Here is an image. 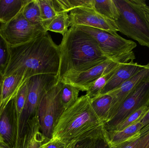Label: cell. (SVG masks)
Segmentation results:
<instances>
[{"instance_id":"cell-1","label":"cell","mask_w":149,"mask_h":148,"mask_svg":"<svg viewBox=\"0 0 149 148\" xmlns=\"http://www.w3.org/2000/svg\"><path fill=\"white\" fill-rule=\"evenodd\" d=\"M10 59L3 78L23 70L28 79L42 74H56L60 63L59 46L48 31L24 43L10 47Z\"/></svg>"},{"instance_id":"cell-2","label":"cell","mask_w":149,"mask_h":148,"mask_svg":"<svg viewBox=\"0 0 149 148\" xmlns=\"http://www.w3.org/2000/svg\"><path fill=\"white\" fill-rule=\"evenodd\" d=\"M58 46V81L64 76L84 72L109 60L92 36L73 26L63 36Z\"/></svg>"},{"instance_id":"cell-3","label":"cell","mask_w":149,"mask_h":148,"mask_svg":"<svg viewBox=\"0 0 149 148\" xmlns=\"http://www.w3.org/2000/svg\"><path fill=\"white\" fill-rule=\"evenodd\" d=\"M105 123L94 111L91 99L86 95L65 109L53 130L50 141L65 144L78 142L105 130Z\"/></svg>"},{"instance_id":"cell-4","label":"cell","mask_w":149,"mask_h":148,"mask_svg":"<svg viewBox=\"0 0 149 148\" xmlns=\"http://www.w3.org/2000/svg\"><path fill=\"white\" fill-rule=\"evenodd\" d=\"M120 17L115 21L119 31L149 48V22L142 7L144 0H113Z\"/></svg>"},{"instance_id":"cell-5","label":"cell","mask_w":149,"mask_h":148,"mask_svg":"<svg viewBox=\"0 0 149 148\" xmlns=\"http://www.w3.org/2000/svg\"><path fill=\"white\" fill-rule=\"evenodd\" d=\"M73 27L92 36L108 59L121 63L135 59L134 53L132 50L137 45L133 41L125 39L117 33L111 34L105 30L87 26L76 25Z\"/></svg>"},{"instance_id":"cell-6","label":"cell","mask_w":149,"mask_h":148,"mask_svg":"<svg viewBox=\"0 0 149 148\" xmlns=\"http://www.w3.org/2000/svg\"><path fill=\"white\" fill-rule=\"evenodd\" d=\"M56 74H42L27 80L28 94L21 116L18 132L16 136L15 148L19 147L21 137L28 122L38 114V109L42 96L58 82Z\"/></svg>"},{"instance_id":"cell-7","label":"cell","mask_w":149,"mask_h":148,"mask_svg":"<svg viewBox=\"0 0 149 148\" xmlns=\"http://www.w3.org/2000/svg\"><path fill=\"white\" fill-rule=\"evenodd\" d=\"M63 84L58 81L55 86L43 95L38 105V116L41 131L49 140L59 118L65 110L61 100Z\"/></svg>"},{"instance_id":"cell-8","label":"cell","mask_w":149,"mask_h":148,"mask_svg":"<svg viewBox=\"0 0 149 148\" xmlns=\"http://www.w3.org/2000/svg\"><path fill=\"white\" fill-rule=\"evenodd\" d=\"M46 32L42 26L34 25L26 20L22 11L10 21L0 25V32L10 47L27 42Z\"/></svg>"},{"instance_id":"cell-9","label":"cell","mask_w":149,"mask_h":148,"mask_svg":"<svg viewBox=\"0 0 149 148\" xmlns=\"http://www.w3.org/2000/svg\"><path fill=\"white\" fill-rule=\"evenodd\" d=\"M149 105V80L138 85L123 102L113 117L105 124L107 131L113 130L129 116Z\"/></svg>"},{"instance_id":"cell-10","label":"cell","mask_w":149,"mask_h":148,"mask_svg":"<svg viewBox=\"0 0 149 148\" xmlns=\"http://www.w3.org/2000/svg\"><path fill=\"white\" fill-rule=\"evenodd\" d=\"M69 14V26L76 25L87 26L105 30L111 34L119 31L115 21L101 15L93 9L75 8Z\"/></svg>"},{"instance_id":"cell-11","label":"cell","mask_w":149,"mask_h":148,"mask_svg":"<svg viewBox=\"0 0 149 148\" xmlns=\"http://www.w3.org/2000/svg\"><path fill=\"white\" fill-rule=\"evenodd\" d=\"M123 63L108 60L88 70L64 76L60 81L69 83L79 91H87L89 87L100 76L119 67Z\"/></svg>"},{"instance_id":"cell-12","label":"cell","mask_w":149,"mask_h":148,"mask_svg":"<svg viewBox=\"0 0 149 148\" xmlns=\"http://www.w3.org/2000/svg\"><path fill=\"white\" fill-rule=\"evenodd\" d=\"M149 80V63L127 81L109 94L112 98L107 121L115 115L119 107L126 97L143 82Z\"/></svg>"},{"instance_id":"cell-13","label":"cell","mask_w":149,"mask_h":148,"mask_svg":"<svg viewBox=\"0 0 149 148\" xmlns=\"http://www.w3.org/2000/svg\"><path fill=\"white\" fill-rule=\"evenodd\" d=\"M28 79L25 71L22 69L18 70L12 74L3 78L0 115L9 103L15 99Z\"/></svg>"},{"instance_id":"cell-14","label":"cell","mask_w":149,"mask_h":148,"mask_svg":"<svg viewBox=\"0 0 149 148\" xmlns=\"http://www.w3.org/2000/svg\"><path fill=\"white\" fill-rule=\"evenodd\" d=\"M50 140L43 135L37 114L27 123L18 148H45Z\"/></svg>"},{"instance_id":"cell-15","label":"cell","mask_w":149,"mask_h":148,"mask_svg":"<svg viewBox=\"0 0 149 148\" xmlns=\"http://www.w3.org/2000/svg\"><path fill=\"white\" fill-rule=\"evenodd\" d=\"M145 67V65H142L134 62V60L121 64L99 95L107 94L119 87Z\"/></svg>"},{"instance_id":"cell-16","label":"cell","mask_w":149,"mask_h":148,"mask_svg":"<svg viewBox=\"0 0 149 148\" xmlns=\"http://www.w3.org/2000/svg\"><path fill=\"white\" fill-rule=\"evenodd\" d=\"M0 135L4 140L6 147L15 148V121L14 100L9 103L0 115Z\"/></svg>"},{"instance_id":"cell-17","label":"cell","mask_w":149,"mask_h":148,"mask_svg":"<svg viewBox=\"0 0 149 148\" xmlns=\"http://www.w3.org/2000/svg\"><path fill=\"white\" fill-rule=\"evenodd\" d=\"M29 0H0V23L10 21L20 12Z\"/></svg>"},{"instance_id":"cell-18","label":"cell","mask_w":149,"mask_h":148,"mask_svg":"<svg viewBox=\"0 0 149 148\" xmlns=\"http://www.w3.org/2000/svg\"><path fill=\"white\" fill-rule=\"evenodd\" d=\"M143 127L141 121L120 131H107L108 137L112 146L120 144L135 136Z\"/></svg>"},{"instance_id":"cell-19","label":"cell","mask_w":149,"mask_h":148,"mask_svg":"<svg viewBox=\"0 0 149 148\" xmlns=\"http://www.w3.org/2000/svg\"><path fill=\"white\" fill-rule=\"evenodd\" d=\"M41 10L43 26L47 30L51 21L61 13L57 0H38Z\"/></svg>"},{"instance_id":"cell-20","label":"cell","mask_w":149,"mask_h":148,"mask_svg":"<svg viewBox=\"0 0 149 148\" xmlns=\"http://www.w3.org/2000/svg\"><path fill=\"white\" fill-rule=\"evenodd\" d=\"M112 98L109 94L99 95L91 99V105L98 117L105 123L107 121Z\"/></svg>"},{"instance_id":"cell-21","label":"cell","mask_w":149,"mask_h":148,"mask_svg":"<svg viewBox=\"0 0 149 148\" xmlns=\"http://www.w3.org/2000/svg\"><path fill=\"white\" fill-rule=\"evenodd\" d=\"M93 10L107 19L116 21L120 17L113 0H94Z\"/></svg>"},{"instance_id":"cell-22","label":"cell","mask_w":149,"mask_h":148,"mask_svg":"<svg viewBox=\"0 0 149 148\" xmlns=\"http://www.w3.org/2000/svg\"><path fill=\"white\" fill-rule=\"evenodd\" d=\"M22 13L31 23L43 27L38 0H29L24 7Z\"/></svg>"},{"instance_id":"cell-23","label":"cell","mask_w":149,"mask_h":148,"mask_svg":"<svg viewBox=\"0 0 149 148\" xmlns=\"http://www.w3.org/2000/svg\"><path fill=\"white\" fill-rule=\"evenodd\" d=\"M26 81L14 99V111L15 121V138L18 132L21 116L27 99L28 87Z\"/></svg>"},{"instance_id":"cell-24","label":"cell","mask_w":149,"mask_h":148,"mask_svg":"<svg viewBox=\"0 0 149 148\" xmlns=\"http://www.w3.org/2000/svg\"><path fill=\"white\" fill-rule=\"evenodd\" d=\"M82 148H113L109 142L107 130L83 141Z\"/></svg>"},{"instance_id":"cell-25","label":"cell","mask_w":149,"mask_h":148,"mask_svg":"<svg viewBox=\"0 0 149 148\" xmlns=\"http://www.w3.org/2000/svg\"><path fill=\"white\" fill-rule=\"evenodd\" d=\"M69 16L68 12H63L54 17L47 28V31L59 33L63 36L68 30Z\"/></svg>"},{"instance_id":"cell-26","label":"cell","mask_w":149,"mask_h":148,"mask_svg":"<svg viewBox=\"0 0 149 148\" xmlns=\"http://www.w3.org/2000/svg\"><path fill=\"white\" fill-rule=\"evenodd\" d=\"M63 83L61 92V100L62 105L65 110L77 101L79 98L80 91L71 84Z\"/></svg>"},{"instance_id":"cell-27","label":"cell","mask_w":149,"mask_h":148,"mask_svg":"<svg viewBox=\"0 0 149 148\" xmlns=\"http://www.w3.org/2000/svg\"><path fill=\"white\" fill-rule=\"evenodd\" d=\"M119 66L117 67L112 70L108 73L103 75L100 78H98L89 87V88L86 91V95L88 96L90 99H93V98L98 96L104 86L106 85L107 83L109 81V79L113 76V75L114 74L117 68L119 67Z\"/></svg>"},{"instance_id":"cell-28","label":"cell","mask_w":149,"mask_h":148,"mask_svg":"<svg viewBox=\"0 0 149 148\" xmlns=\"http://www.w3.org/2000/svg\"><path fill=\"white\" fill-rule=\"evenodd\" d=\"M10 46L0 32V75L3 76L10 59Z\"/></svg>"},{"instance_id":"cell-29","label":"cell","mask_w":149,"mask_h":148,"mask_svg":"<svg viewBox=\"0 0 149 148\" xmlns=\"http://www.w3.org/2000/svg\"><path fill=\"white\" fill-rule=\"evenodd\" d=\"M62 12L69 13L75 8H86L93 9L94 0H58Z\"/></svg>"},{"instance_id":"cell-30","label":"cell","mask_w":149,"mask_h":148,"mask_svg":"<svg viewBox=\"0 0 149 148\" xmlns=\"http://www.w3.org/2000/svg\"><path fill=\"white\" fill-rule=\"evenodd\" d=\"M148 107H143L132 113L127 118H126L119 125H118L113 130L120 131L126 128L127 127L131 126L136 123L137 122L141 121L142 118L143 117L147 112Z\"/></svg>"},{"instance_id":"cell-31","label":"cell","mask_w":149,"mask_h":148,"mask_svg":"<svg viewBox=\"0 0 149 148\" xmlns=\"http://www.w3.org/2000/svg\"><path fill=\"white\" fill-rule=\"evenodd\" d=\"M134 148H149V123L139 132V138Z\"/></svg>"},{"instance_id":"cell-32","label":"cell","mask_w":149,"mask_h":148,"mask_svg":"<svg viewBox=\"0 0 149 148\" xmlns=\"http://www.w3.org/2000/svg\"><path fill=\"white\" fill-rule=\"evenodd\" d=\"M139 136V132L135 136L128 140L113 146V148H134L137 142Z\"/></svg>"},{"instance_id":"cell-33","label":"cell","mask_w":149,"mask_h":148,"mask_svg":"<svg viewBox=\"0 0 149 148\" xmlns=\"http://www.w3.org/2000/svg\"><path fill=\"white\" fill-rule=\"evenodd\" d=\"M66 144L56 141H50L47 143L45 148H65Z\"/></svg>"},{"instance_id":"cell-34","label":"cell","mask_w":149,"mask_h":148,"mask_svg":"<svg viewBox=\"0 0 149 148\" xmlns=\"http://www.w3.org/2000/svg\"><path fill=\"white\" fill-rule=\"evenodd\" d=\"M143 127L147 125L149 123V105L148 107V110L144 115L141 120Z\"/></svg>"},{"instance_id":"cell-35","label":"cell","mask_w":149,"mask_h":148,"mask_svg":"<svg viewBox=\"0 0 149 148\" xmlns=\"http://www.w3.org/2000/svg\"><path fill=\"white\" fill-rule=\"evenodd\" d=\"M3 82V76L0 75V103L1 97L2 89Z\"/></svg>"},{"instance_id":"cell-36","label":"cell","mask_w":149,"mask_h":148,"mask_svg":"<svg viewBox=\"0 0 149 148\" xmlns=\"http://www.w3.org/2000/svg\"><path fill=\"white\" fill-rule=\"evenodd\" d=\"M142 8L144 11L149 14V6H148L147 3H145L143 6Z\"/></svg>"},{"instance_id":"cell-37","label":"cell","mask_w":149,"mask_h":148,"mask_svg":"<svg viewBox=\"0 0 149 148\" xmlns=\"http://www.w3.org/2000/svg\"><path fill=\"white\" fill-rule=\"evenodd\" d=\"M0 143H1V144H3V145L5 146L4 140H3V138L1 136V135H0Z\"/></svg>"},{"instance_id":"cell-38","label":"cell","mask_w":149,"mask_h":148,"mask_svg":"<svg viewBox=\"0 0 149 148\" xmlns=\"http://www.w3.org/2000/svg\"><path fill=\"white\" fill-rule=\"evenodd\" d=\"M0 148H9L6 147L5 145H3V144H1L0 143Z\"/></svg>"},{"instance_id":"cell-39","label":"cell","mask_w":149,"mask_h":148,"mask_svg":"<svg viewBox=\"0 0 149 148\" xmlns=\"http://www.w3.org/2000/svg\"><path fill=\"white\" fill-rule=\"evenodd\" d=\"M146 18H147V20H148V21L149 22V14H147L146 13Z\"/></svg>"}]
</instances>
